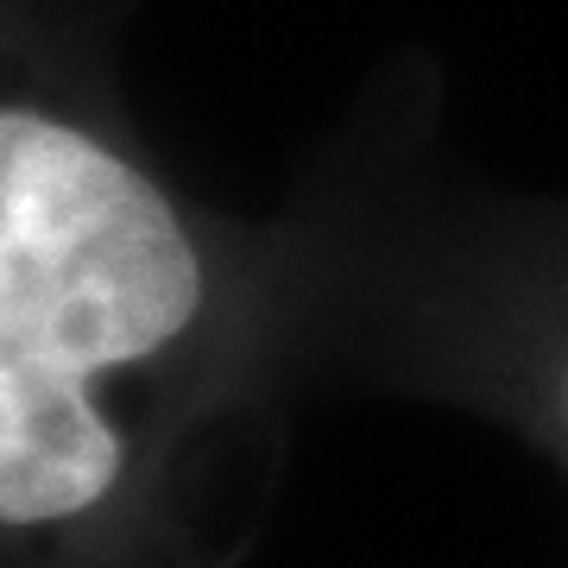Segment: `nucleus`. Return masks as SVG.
Listing matches in <instances>:
<instances>
[{"mask_svg": "<svg viewBox=\"0 0 568 568\" xmlns=\"http://www.w3.org/2000/svg\"><path fill=\"white\" fill-rule=\"evenodd\" d=\"M310 373V246L209 215L13 20L0 95L7 568H241Z\"/></svg>", "mask_w": 568, "mask_h": 568, "instance_id": "1", "label": "nucleus"}, {"mask_svg": "<svg viewBox=\"0 0 568 568\" xmlns=\"http://www.w3.org/2000/svg\"><path fill=\"white\" fill-rule=\"evenodd\" d=\"M323 361L480 410L568 474V215L310 246V366Z\"/></svg>", "mask_w": 568, "mask_h": 568, "instance_id": "2", "label": "nucleus"}]
</instances>
